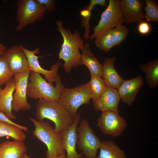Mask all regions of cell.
Masks as SVG:
<instances>
[{"label":"cell","mask_w":158,"mask_h":158,"mask_svg":"<svg viewBox=\"0 0 158 158\" xmlns=\"http://www.w3.org/2000/svg\"><path fill=\"white\" fill-rule=\"evenodd\" d=\"M0 120L9 123L12 125L16 126L25 131H27L28 130V129L27 127L21 126L14 123L11 120L9 119L6 116L4 113L2 112H0Z\"/></svg>","instance_id":"4dcf8cb0"},{"label":"cell","mask_w":158,"mask_h":158,"mask_svg":"<svg viewBox=\"0 0 158 158\" xmlns=\"http://www.w3.org/2000/svg\"><path fill=\"white\" fill-rule=\"evenodd\" d=\"M116 60L114 56L105 58L102 65V77L106 86L117 90L124 80L114 67Z\"/></svg>","instance_id":"e0dca14e"},{"label":"cell","mask_w":158,"mask_h":158,"mask_svg":"<svg viewBox=\"0 0 158 158\" xmlns=\"http://www.w3.org/2000/svg\"><path fill=\"white\" fill-rule=\"evenodd\" d=\"M140 68L146 74L147 83L152 88L158 85V60L156 59L146 64L140 65Z\"/></svg>","instance_id":"7402d4cb"},{"label":"cell","mask_w":158,"mask_h":158,"mask_svg":"<svg viewBox=\"0 0 158 158\" xmlns=\"http://www.w3.org/2000/svg\"><path fill=\"white\" fill-rule=\"evenodd\" d=\"M27 150L24 142L6 141L0 144V158H24Z\"/></svg>","instance_id":"d6986e66"},{"label":"cell","mask_w":158,"mask_h":158,"mask_svg":"<svg viewBox=\"0 0 158 158\" xmlns=\"http://www.w3.org/2000/svg\"><path fill=\"white\" fill-rule=\"evenodd\" d=\"M106 9L102 13L100 19L93 29L90 40L95 39L108 30L122 25L124 22L119 0H108Z\"/></svg>","instance_id":"ba28073f"},{"label":"cell","mask_w":158,"mask_h":158,"mask_svg":"<svg viewBox=\"0 0 158 158\" xmlns=\"http://www.w3.org/2000/svg\"><path fill=\"white\" fill-rule=\"evenodd\" d=\"M5 58L14 75L25 72L29 69L26 56L20 45H13L1 56Z\"/></svg>","instance_id":"7c38bea8"},{"label":"cell","mask_w":158,"mask_h":158,"mask_svg":"<svg viewBox=\"0 0 158 158\" xmlns=\"http://www.w3.org/2000/svg\"><path fill=\"white\" fill-rule=\"evenodd\" d=\"M2 89L0 87V95L1 94V92L2 91Z\"/></svg>","instance_id":"d590c367"},{"label":"cell","mask_w":158,"mask_h":158,"mask_svg":"<svg viewBox=\"0 0 158 158\" xmlns=\"http://www.w3.org/2000/svg\"><path fill=\"white\" fill-rule=\"evenodd\" d=\"M56 24L57 29L63 39L59 54V61L62 59L64 61L63 69L66 72L69 73L73 68L83 65L80 50L83 49L84 41L78 30L72 33L70 29L64 28L61 20H57Z\"/></svg>","instance_id":"6da1fadb"},{"label":"cell","mask_w":158,"mask_h":158,"mask_svg":"<svg viewBox=\"0 0 158 158\" xmlns=\"http://www.w3.org/2000/svg\"><path fill=\"white\" fill-rule=\"evenodd\" d=\"M6 50V47L0 42V57Z\"/></svg>","instance_id":"d6a6232c"},{"label":"cell","mask_w":158,"mask_h":158,"mask_svg":"<svg viewBox=\"0 0 158 158\" xmlns=\"http://www.w3.org/2000/svg\"><path fill=\"white\" fill-rule=\"evenodd\" d=\"M16 83L12 78L2 89L0 95V112L4 113L10 120H14L16 116L12 112V104Z\"/></svg>","instance_id":"ac0fdd59"},{"label":"cell","mask_w":158,"mask_h":158,"mask_svg":"<svg viewBox=\"0 0 158 158\" xmlns=\"http://www.w3.org/2000/svg\"><path fill=\"white\" fill-rule=\"evenodd\" d=\"M29 120L35 128L32 131L33 135L44 143L47 147L46 158H54L65 153L62 146V134L56 132L48 122L31 117Z\"/></svg>","instance_id":"277c9868"},{"label":"cell","mask_w":158,"mask_h":158,"mask_svg":"<svg viewBox=\"0 0 158 158\" xmlns=\"http://www.w3.org/2000/svg\"><path fill=\"white\" fill-rule=\"evenodd\" d=\"M66 156L65 153H64L62 154H61L54 158H65Z\"/></svg>","instance_id":"836d02e7"},{"label":"cell","mask_w":158,"mask_h":158,"mask_svg":"<svg viewBox=\"0 0 158 158\" xmlns=\"http://www.w3.org/2000/svg\"><path fill=\"white\" fill-rule=\"evenodd\" d=\"M41 4L45 7L46 10L49 12H53L56 10L53 0H37Z\"/></svg>","instance_id":"1f68e13d"},{"label":"cell","mask_w":158,"mask_h":158,"mask_svg":"<svg viewBox=\"0 0 158 158\" xmlns=\"http://www.w3.org/2000/svg\"><path fill=\"white\" fill-rule=\"evenodd\" d=\"M97 121L103 133L113 137L121 135L127 126L126 121L119 113L110 111L102 112Z\"/></svg>","instance_id":"9c48e42d"},{"label":"cell","mask_w":158,"mask_h":158,"mask_svg":"<svg viewBox=\"0 0 158 158\" xmlns=\"http://www.w3.org/2000/svg\"><path fill=\"white\" fill-rule=\"evenodd\" d=\"M80 119V115L77 114L72 125L62 133V146L67 152L65 158H83V153H78L76 148L77 140L76 128L79 124Z\"/></svg>","instance_id":"5bb4252c"},{"label":"cell","mask_w":158,"mask_h":158,"mask_svg":"<svg viewBox=\"0 0 158 158\" xmlns=\"http://www.w3.org/2000/svg\"><path fill=\"white\" fill-rule=\"evenodd\" d=\"M145 19L147 22H158V4L155 0H145Z\"/></svg>","instance_id":"4316f807"},{"label":"cell","mask_w":158,"mask_h":158,"mask_svg":"<svg viewBox=\"0 0 158 158\" xmlns=\"http://www.w3.org/2000/svg\"><path fill=\"white\" fill-rule=\"evenodd\" d=\"M138 29L140 34L145 35L150 32L151 28L150 25L147 22L143 21L139 23Z\"/></svg>","instance_id":"f546056e"},{"label":"cell","mask_w":158,"mask_h":158,"mask_svg":"<svg viewBox=\"0 0 158 158\" xmlns=\"http://www.w3.org/2000/svg\"><path fill=\"white\" fill-rule=\"evenodd\" d=\"M95 6L92 0H91L89 4L80 11V16L82 18V26L85 28L83 36L85 40H88L90 39V20L91 17V11Z\"/></svg>","instance_id":"cb8c5ba5"},{"label":"cell","mask_w":158,"mask_h":158,"mask_svg":"<svg viewBox=\"0 0 158 158\" xmlns=\"http://www.w3.org/2000/svg\"><path fill=\"white\" fill-rule=\"evenodd\" d=\"M92 99L91 93L88 83L72 88L64 87L59 102L74 117L78 108L83 104H88Z\"/></svg>","instance_id":"8992f818"},{"label":"cell","mask_w":158,"mask_h":158,"mask_svg":"<svg viewBox=\"0 0 158 158\" xmlns=\"http://www.w3.org/2000/svg\"><path fill=\"white\" fill-rule=\"evenodd\" d=\"M98 158H127L124 151L111 140H104L101 142Z\"/></svg>","instance_id":"44dd1931"},{"label":"cell","mask_w":158,"mask_h":158,"mask_svg":"<svg viewBox=\"0 0 158 158\" xmlns=\"http://www.w3.org/2000/svg\"><path fill=\"white\" fill-rule=\"evenodd\" d=\"M27 89V96L34 99H43L45 100L59 102L64 87L61 78L57 74L54 86L52 83L47 82L40 74L30 71Z\"/></svg>","instance_id":"3957f363"},{"label":"cell","mask_w":158,"mask_h":158,"mask_svg":"<svg viewBox=\"0 0 158 158\" xmlns=\"http://www.w3.org/2000/svg\"><path fill=\"white\" fill-rule=\"evenodd\" d=\"M82 51L81 60L83 64L89 69L91 76L102 77V65L92 52L89 43L84 44L83 49Z\"/></svg>","instance_id":"ffe728a7"},{"label":"cell","mask_w":158,"mask_h":158,"mask_svg":"<svg viewBox=\"0 0 158 158\" xmlns=\"http://www.w3.org/2000/svg\"><path fill=\"white\" fill-rule=\"evenodd\" d=\"M77 145L85 158H98L97 153L101 142L89 127L87 120L83 118L76 128Z\"/></svg>","instance_id":"52a82bcc"},{"label":"cell","mask_w":158,"mask_h":158,"mask_svg":"<svg viewBox=\"0 0 158 158\" xmlns=\"http://www.w3.org/2000/svg\"><path fill=\"white\" fill-rule=\"evenodd\" d=\"M8 136L15 140L24 142L26 135L19 127L0 120V137Z\"/></svg>","instance_id":"603a6c76"},{"label":"cell","mask_w":158,"mask_h":158,"mask_svg":"<svg viewBox=\"0 0 158 158\" xmlns=\"http://www.w3.org/2000/svg\"><path fill=\"white\" fill-rule=\"evenodd\" d=\"M114 46L121 44L127 37L129 30L125 25H121L111 29Z\"/></svg>","instance_id":"83f0119b"},{"label":"cell","mask_w":158,"mask_h":158,"mask_svg":"<svg viewBox=\"0 0 158 158\" xmlns=\"http://www.w3.org/2000/svg\"><path fill=\"white\" fill-rule=\"evenodd\" d=\"M35 117L38 121L47 118L55 124L54 128L58 133L62 134L72 125L73 117L64 107L59 102L39 99L36 104Z\"/></svg>","instance_id":"7a4b0ae2"},{"label":"cell","mask_w":158,"mask_h":158,"mask_svg":"<svg viewBox=\"0 0 158 158\" xmlns=\"http://www.w3.org/2000/svg\"><path fill=\"white\" fill-rule=\"evenodd\" d=\"M88 83L94 102L104 91L106 86L104 80L100 76H91L90 80Z\"/></svg>","instance_id":"d4e9b609"},{"label":"cell","mask_w":158,"mask_h":158,"mask_svg":"<svg viewBox=\"0 0 158 158\" xmlns=\"http://www.w3.org/2000/svg\"><path fill=\"white\" fill-rule=\"evenodd\" d=\"M120 98L116 89L106 86L99 97L93 102L94 110L102 112L110 111L118 113Z\"/></svg>","instance_id":"9a60e30c"},{"label":"cell","mask_w":158,"mask_h":158,"mask_svg":"<svg viewBox=\"0 0 158 158\" xmlns=\"http://www.w3.org/2000/svg\"><path fill=\"white\" fill-rule=\"evenodd\" d=\"M30 70L14 75L13 78L16 83L15 92L13 94L12 104V109L18 112L27 111L31 108L27 100V89Z\"/></svg>","instance_id":"30bf717a"},{"label":"cell","mask_w":158,"mask_h":158,"mask_svg":"<svg viewBox=\"0 0 158 158\" xmlns=\"http://www.w3.org/2000/svg\"><path fill=\"white\" fill-rule=\"evenodd\" d=\"M143 79L141 76L129 80H123L117 90L122 102L130 106L143 86Z\"/></svg>","instance_id":"2e32d148"},{"label":"cell","mask_w":158,"mask_h":158,"mask_svg":"<svg viewBox=\"0 0 158 158\" xmlns=\"http://www.w3.org/2000/svg\"><path fill=\"white\" fill-rule=\"evenodd\" d=\"M24 158H30L29 157L28 155L25 153V154L24 157Z\"/></svg>","instance_id":"e575fe53"},{"label":"cell","mask_w":158,"mask_h":158,"mask_svg":"<svg viewBox=\"0 0 158 158\" xmlns=\"http://www.w3.org/2000/svg\"><path fill=\"white\" fill-rule=\"evenodd\" d=\"M13 74L10 70L6 59L0 57V87L7 84L12 78Z\"/></svg>","instance_id":"f1b7e54d"},{"label":"cell","mask_w":158,"mask_h":158,"mask_svg":"<svg viewBox=\"0 0 158 158\" xmlns=\"http://www.w3.org/2000/svg\"><path fill=\"white\" fill-rule=\"evenodd\" d=\"M17 5L16 29L18 31L37 20H42L46 11L44 6L37 0H18Z\"/></svg>","instance_id":"5b68a950"},{"label":"cell","mask_w":158,"mask_h":158,"mask_svg":"<svg viewBox=\"0 0 158 158\" xmlns=\"http://www.w3.org/2000/svg\"><path fill=\"white\" fill-rule=\"evenodd\" d=\"M95 39L96 46L102 51L107 52L114 47L111 29L98 36Z\"/></svg>","instance_id":"484cf974"},{"label":"cell","mask_w":158,"mask_h":158,"mask_svg":"<svg viewBox=\"0 0 158 158\" xmlns=\"http://www.w3.org/2000/svg\"><path fill=\"white\" fill-rule=\"evenodd\" d=\"M121 9L123 16V23H139L144 21L145 12L142 8L145 4L142 0H120Z\"/></svg>","instance_id":"4fadbf2b"},{"label":"cell","mask_w":158,"mask_h":158,"mask_svg":"<svg viewBox=\"0 0 158 158\" xmlns=\"http://www.w3.org/2000/svg\"><path fill=\"white\" fill-rule=\"evenodd\" d=\"M20 46L26 56L30 71L43 75L49 83L55 82L58 70L62 65L59 62V61L51 66L50 70L45 69L40 66L38 60L39 56L36 55L40 53L39 48L31 50L21 45Z\"/></svg>","instance_id":"8fae6325"}]
</instances>
